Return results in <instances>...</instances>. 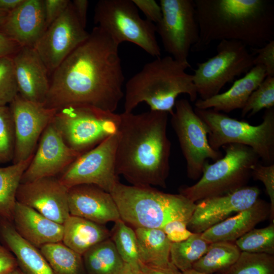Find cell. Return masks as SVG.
Segmentation results:
<instances>
[{"mask_svg":"<svg viewBox=\"0 0 274 274\" xmlns=\"http://www.w3.org/2000/svg\"><path fill=\"white\" fill-rule=\"evenodd\" d=\"M12 222L23 238L39 249L46 244L62 242V224L17 201Z\"/></svg>","mask_w":274,"mask_h":274,"instance_id":"obj_22","label":"cell"},{"mask_svg":"<svg viewBox=\"0 0 274 274\" xmlns=\"http://www.w3.org/2000/svg\"><path fill=\"white\" fill-rule=\"evenodd\" d=\"M134 231L142 264L152 267H163L171 263L172 243L161 229L136 228Z\"/></svg>","mask_w":274,"mask_h":274,"instance_id":"obj_27","label":"cell"},{"mask_svg":"<svg viewBox=\"0 0 274 274\" xmlns=\"http://www.w3.org/2000/svg\"><path fill=\"white\" fill-rule=\"evenodd\" d=\"M70 215L104 225L121 219L111 194L97 186L81 184L68 189Z\"/></svg>","mask_w":274,"mask_h":274,"instance_id":"obj_19","label":"cell"},{"mask_svg":"<svg viewBox=\"0 0 274 274\" xmlns=\"http://www.w3.org/2000/svg\"><path fill=\"white\" fill-rule=\"evenodd\" d=\"M218 274H274V255L241 252L232 266Z\"/></svg>","mask_w":274,"mask_h":274,"instance_id":"obj_34","label":"cell"},{"mask_svg":"<svg viewBox=\"0 0 274 274\" xmlns=\"http://www.w3.org/2000/svg\"><path fill=\"white\" fill-rule=\"evenodd\" d=\"M17 267V260L13 253L0 244V274H8Z\"/></svg>","mask_w":274,"mask_h":274,"instance_id":"obj_44","label":"cell"},{"mask_svg":"<svg viewBox=\"0 0 274 274\" xmlns=\"http://www.w3.org/2000/svg\"><path fill=\"white\" fill-rule=\"evenodd\" d=\"M32 156L26 160L0 167V218L12 222L16 193L22 175Z\"/></svg>","mask_w":274,"mask_h":274,"instance_id":"obj_30","label":"cell"},{"mask_svg":"<svg viewBox=\"0 0 274 274\" xmlns=\"http://www.w3.org/2000/svg\"><path fill=\"white\" fill-rule=\"evenodd\" d=\"M8 13L0 11V31L5 22Z\"/></svg>","mask_w":274,"mask_h":274,"instance_id":"obj_50","label":"cell"},{"mask_svg":"<svg viewBox=\"0 0 274 274\" xmlns=\"http://www.w3.org/2000/svg\"><path fill=\"white\" fill-rule=\"evenodd\" d=\"M162 17L155 24L165 51L175 59L188 62L199 31L194 0H160Z\"/></svg>","mask_w":274,"mask_h":274,"instance_id":"obj_12","label":"cell"},{"mask_svg":"<svg viewBox=\"0 0 274 274\" xmlns=\"http://www.w3.org/2000/svg\"><path fill=\"white\" fill-rule=\"evenodd\" d=\"M71 3L79 21L82 26L85 28L89 1L87 0H74L71 2Z\"/></svg>","mask_w":274,"mask_h":274,"instance_id":"obj_46","label":"cell"},{"mask_svg":"<svg viewBox=\"0 0 274 274\" xmlns=\"http://www.w3.org/2000/svg\"><path fill=\"white\" fill-rule=\"evenodd\" d=\"M210 243L201 236V233H193L183 241L172 243L170 260L183 272L192 269L193 264L207 252Z\"/></svg>","mask_w":274,"mask_h":274,"instance_id":"obj_32","label":"cell"},{"mask_svg":"<svg viewBox=\"0 0 274 274\" xmlns=\"http://www.w3.org/2000/svg\"><path fill=\"white\" fill-rule=\"evenodd\" d=\"M117 134L83 153L57 177L68 189L92 184L110 193L119 182L116 170Z\"/></svg>","mask_w":274,"mask_h":274,"instance_id":"obj_13","label":"cell"},{"mask_svg":"<svg viewBox=\"0 0 274 274\" xmlns=\"http://www.w3.org/2000/svg\"><path fill=\"white\" fill-rule=\"evenodd\" d=\"M234 243L241 252L274 255V222L265 227L251 229Z\"/></svg>","mask_w":274,"mask_h":274,"instance_id":"obj_35","label":"cell"},{"mask_svg":"<svg viewBox=\"0 0 274 274\" xmlns=\"http://www.w3.org/2000/svg\"><path fill=\"white\" fill-rule=\"evenodd\" d=\"M53 122L71 148L83 154L117 134L120 114L89 105H71L56 111Z\"/></svg>","mask_w":274,"mask_h":274,"instance_id":"obj_8","label":"cell"},{"mask_svg":"<svg viewBox=\"0 0 274 274\" xmlns=\"http://www.w3.org/2000/svg\"><path fill=\"white\" fill-rule=\"evenodd\" d=\"M168 115L152 110L120 114L116 170L131 185L166 187L171 152Z\"/></svg>","mask_w":274,"mask_h":274,"instance_id":"obj_2","label":"cell"},{"mask_svg":"<svg viewBox=\"0 0 274 274\" xmlns=\"http://www.w3.org/2000/svg\"><path fill=\"white\" fill-rule=\"evenodd\" d=\"M251 176L255 180L261 181L265 186L270 199V218L274 222V164L263 165L259 162L251 169Z\"/></svg>","mask_w":274,"mask_h":274,"instance_id":"obj_39","label":"cell"},{"mask_svg":"<svg viewBox=\"0 0 274 274\" xmlns=\"http://www.w3.org/2000/svg\"><path fill=\"white\" fill-rule=\"evenodd\" d=\"M260 190L246 186L231 193L205 198L196 203L187 223L192 233H200L228 218L253 206L259 198Z\"/></svg>","mask_w":274,"mask_h":274,"instance_id":"obj_17","label":"cell"},{"mask_svg":"<svg viewBox=\"0 0 274 274\" xmlns=\"http://www.w3.org/2000/svg\"><path fill=\"white\" fill-rule=\"evenodd\" d=\"M94 22L118 45L129 42L152 56L160 57L156 25L140 17L132 0L99 1L94 9Z\"/></svg>","mask_w":274,"mask_h":274,"instance_id":"obj_9","label":"cell"},{"mask_svg":"<svg viewBox=\"0 0 274 274\" xmlns=\"http://www.w3.org/2000/svg\"><path fill=\"white\" fill-rule=\"evenodd\" d=\"M0 238L23 274H54L40 249L23 238L12 222L0 218Z\"/></svg>","mask_w":274,"mask_h":274,"instance_id":"obj_25","label":"cell"},{"mask_svg":"<svg viewBox=\"0 0 274 274\" xmlns=\"http://www.w3.org/2000/svg\"><path fill=\"white\" fill-rule=\"evenodd\" d=\"M190 66L189 62L178 61L169 55L145 64L125 84L124 112H132L144 102L150 110L171 115L180 94H186L191 101H195L197 93L193 75L186 72Z\"/></svg>","mask_w":274,"mask_h":274,"instance_id":"obj_4","label":"cell"},{"mask_svg":"<svg viewBox=\"0 0 274 274\" xmlns=\"http://www.w3.org/2000/svg\"><path fill=\"white\" fill-rule=\"evenodd\" d=\"M63 227L62 242L81 255L111 236L104 225L72 215L65 220Z\"/></svg>","mask_w":274,"mask_h":274,"instance_id":"obj_26","label":"cell"},{"mask_svg":"<svg viewBox=\"0 0 274 274\" xmlns=\"http://www.w3.org/2000/svg\"><path fill=\"white\" fill-rule=\"evenodd\" d=\"M254 55L253 64L264 67L266 77H274V40L260 48H250Z\"/></svg>","mask_w":274,"mask_h":274,"instance_id":"obj_40","label":"cell"},{"mask_svg":"<svg viewBox=\"0 0 274 274\" xmlns=\"http://www.w3.org/2000/svg\"><path fill=\"white\" fill-rule=\"evenodd\" d=\"M216 50L215 56L196 64L192 75L197 95L202 100L219 94L227 83L254 66V55L240 42L221 41Z\"/></svg>","mask_w":274,"mask_h":274,"instance_id":"obj_10","label":"cell"},{"mask_svg":"<svg viewBox=\"0 0 274 274\" xmlns=\"http://www.w3.org/2000/svg\"><path fill=\"white\" fill-rule=\"evenodd\" d=\"M14 123L9 106H0V164L12 162L15 152Z\"/></svg>","mask_w":274,"mask_h":274,"instance_id":"obj_37","label":"cell"},{"mask_svg":"<svg viewBox=\"0 0 274 274\" xmlns=\"http://www.w3.org/2000/svg\"><path fill=\"white\" fill-rule=\"evenodd\" d=\"M20 48L17 43L0 31V57H12Z\"/></svg>","mask_w":274,"mask_h":274,"instance_id":"obj_45","label":"cell"},{"mask_svg":"<svg viewBox=\"0 0 274 274\" xmlns=\"http://www.w3.org/2000/svg\"><path fill=\"white\" fill-rule=\"evenodd\" d=\"M23 0H0V11L9 13L15 9Z\"/></svg>","mask_w":274,"mask_h":274,"instance_id":"obj_49","label":"cell"},{"mask_svg":"<svg viewBox=\"0 0 274 274\" xmlns=\"http://www.w3.org/2000/svg\"><path fill=\"white\" fill-rule=\"evenodd\" d=\"M161 229L171 243L186 240L193 233L187 228V223L182 220H174L166 224Z\"/></svg>","mask_w":274,"mask_h":274,"instance_id":"obj_41","label":"cell"},{"mask_svg":"<svg viewBox=\"0 0 274 274\" xmlns=\"http://www.w3.org/2000/svg\"><path fill=\"white\" fill-rule=\"evenodd\" d=\"M121 219L134 228H160L174 220L187 223L196 203L182 194L159 191L152 186L126 185L119 182L110 192Z\"/></svg>","mask_w":274,"mask_h":274,"instance_id":"obj_5","label":"cell"},{"mask_svg":"<svg viewBox=\"0 0 274 274\" xmlns=\"http://www.w3.org/2000/svg\"><path fill=\"white\" fill-rule=\"evenodd\" d=\"M274 107V77L267 76L251 93L244 108L241 116L251 117L262 109Z\"/></svg>","mask_w":274,"mask_h":274,"instance_id":"obj_36","label":"cell"},{"mask_svg":"<svg viewBox=\"0 0 274 274\" xmlns=\"http://www.w3.org/2000/svg\"><path fill=\"white\" fill-rule=\"evenodd\" d=\"M68 189L57 177L41 178L20 183L16 201L63 225L70 216Z\"/></svg>","mask_w":274,"mask_h":274,"instance_id":"obj_18","label":"cell"},{"mask_svg":"<svg viewBox=\"0 0 274 274\" xmlns=\"http://www.w3.org/2000/svg\"><path fill=\"white\" fill-rule=\"evenodd\" d=\"M79 21L71 2L43 32L33 46L49 73H53L89 36Z\"/></svg>","mask_w":274,"mask_h":274,"instance_id":"obj_14","label":"cell"},{"mask_svg":"<svg viewBox=\"0 0 274 274\" xmlns=\"http://www.w3.org/2000/svg\"><path fill=\"white\" fill-rule=\"evenodd\" d=\"M69 0H43L46 29L65 11Z\"/></svg>","mask_w":274,"mask_h":274,"instance_id":"obj_42","label":"cell"},{"mask_svg":"<svg viewBox=\"0 0 274 274\" xmlns=\"http://www.w3.org/2000/svg\"><path fill=\"white\" fill-rule=\"evenodd\" d=\"M119 45L98 26L52 73L44 104L58 110L77 105L115 112L124 97Z\"/></svg>","mask_w":274,"mask_h":274,"instance_id":"obj_1","label":"cell"},{"mask_svg":"<svg viewBox=\"0 0 274 274\" xmlns=\"http://www.w3.org/2000/svg\"><path fill=\"white\" fill-rule=\"evenodd\" d=\"M183 274H206L203 273H201L200 272H198L196 270H195L193 269H190L189 270L186 271L185 272H182Z\"/></svg>","mask_w":274,"mask_h":274,"instance_id":"obj_51","label":"cell"},{"mask_svg":"<svg viewBox=\"0 0 274 274\" xmlns=\"http://www.w3.org/2000/svg\"><path fill=\"white\" fill-rule=\"evenodd\" d=\"M266 77L264 67L260 65H255L244 77L235 81L227 91L205 100L197 99L195 101V108L212 109L226 113L242 109L251 93Z\"/></svg>","mask_w":274,"mask_h":274,"instance_id":"obj_24","label":"cell"},{"mask_svg":"<svg viewBox=\"0 0 274 274\" xmlns=\"http://www.w3.org/2000/svg\"><path fill=\"white\" fill-rule=\"evenodd\" d=\"M141 264L147 274H183L182 272L176 268L172 262L168 266L163 267H152L141 263Z\"/></svg>","mask_w":274,"mask_h":274,"instance_id":"obj_47","label":"cell"},{"mask_svg":"<svg viewBox=\"0 0 274 274\" xmlns=\"http://www.w3.org/2000/svg\"><path fill=\"white\" fill-rule=\"evenodd\" d=\"M110 238L124 262L140 263L135 231L121 219L115 222Z\"/></svg>","mask_w":274,"mask_h":274,"instance_id":"obj_33","label":"cell"},{"mask_svg":"<svg viewBox=\"0 0 274 274\" xmlns=\"http://www.w3.org/2000/svg\"><path fill=\"white\" fill-rule=\"evenodd\" d=\"M199 37L191 50L214 41H236L250 48L274 40V5L269 0H194Z\"/></svg>","mask_w":274,"mask_h":274,"instance_id":"obj_3","label":"cell"},{"mask_svg":"<svg viewBox=\"0 0 274 274\" xmlns=\"http://www.w3.org/2000/svg\"><path fill=\"white\" fill-rule=\"evenodd\" d=\"M82 258L86 274H119L124 263L111 238L92 247Z\"/></svg>","mask_w":274,"mask_h":274,"instance_id":"obj_28","label":"cell"},{"mask_svg":"<svg viewBox=\"0 0 274 274\" xmlns=\"http://www.w3.org/2000/svg\"><path fill=\"white\" fill-rule=\"evenodd\" d=\"M45 29L43 0H23L8 13L0 31L20 47H33Z\"/></svg>","mask_w":274,"mask_h":274,"instance_id":"obj_21","label":"cell"},{"mask_svg":"<svg viewBox=\"0 0 274 274\" xmlns=\"http://www.w3.org/2000/svg\"><path fill=\"white\" fill-rule=\"evenodd\" d=\"M13 117L15 147L12 163L31 157L41 136L53 120L56 110L27 100L19 94L9 105Z\"/></svg>","mask_w":274,"mask_h":274,"instance_id":"obj_15","label":"cell"},{"mask_svg":"<svg viewBox=\"0 0 274 274\" xmlns=\"http://www.w3.org/2000/svg\"><path fill=\"white\" fill-rule=\"evenodd\" d=\"M222 147L224 156L213 163L207 162L198 181L191 186L181 187L179 193L196 203L247 186L252 166L259 162L258 156L252 148L243 145L230 144Z\"/></svg>","mask_w":274,"mask_h":274,"instance_id":"obj_6","label":"cell"},{"mask_svg":"<svg viewBox=\"0 0 274 274\" xmlns=\"http://www.w3.org/2000/svg\"><path fill=\"white\" fill-rule=\"evenodd\" d=\"M241 252L234 243H210L206 253L193 264L192 269L206 274L222 272L234 263Z\"/></svg>","mask_w":274,"mask_h":274,"instance_id":"obj_29","label":"cell"},{"mask_svg":"<svg viewBox=\"0 0 274 274\" xmlns=\"http://www.w3.org/2000/svg\"><path fill=\"white\" fill-rule=\"evenodd\" d=\"M138 10L144 14L148 21L156 24L162 17L160 4L154 0H132Z\"/></svg>","mask_w":274,"mask_h":274,"instance_id":"obj_43","label":"cell"},{"mask_svg":"<svg viewBox=\"0 0 274 274\" xmlns=\"http://www.w3.org/2000/svg\"><path fill=\"white\" fill-rule=\"evenodd\" d=\"M119 274H147L142 267L141 262L132 263L124 262Z\"/></svg>","mask_w":274,"mask_h":274,"instance_id":"obj_48","label":"cell"},{"mask_svg":"<svg viewBox=\"0 0 274 274\" xmlns=\"http://www.w3.org/2000/svg\"><path fill=\"white\" fill-rule=\"evenodd\" d=\"M40 250L54 274H83L82 255L62 242L42 246Z\"/></svg>","mask_w":274,"mask_h":274,"instance_id":"obj_31","label":"cell"},{"mask_svg":"<svg viewBox=\"0 0 274 274\" xmlns=\"http://www.w3.org/2000/svg\"><path fill=\"white\" fill-rule=\"evenodd\" d=\"M170 116L172 126L185 159L187 177L198 180L208 160L216 161L223 156V154L210 146L207 127L188 100H177Z\"/></svg>","mask_w":274,"mask_h":274,"instance_id":"obj_11","label":"cell"},{"mask_svg":"<svg viewBox=\"0 0 274 274\" xmlns=\"http://www.w3.org/2000/svg\"><path fill=\"white\" fill-rule=\"evenodd\" d=\"M8 274H23V273L21 271V270L19 268V267H17L16 268H15L14 270H13L12 271H11Z\"/></svg>","mask_w":274,"mask_h":274,"instance_id":"obj_52","label":"cell"},{"mask_svg":"<svg viewBox=\"0 0 274 274\" xmlns=\"http://www.w3.org/2000/svg\"><path fill=\"white\" fill-rule=\"evenodd\" d=\"M194 110L207 127L209 143L213 149L219 150L230 144L243 145L252 148L265 164H274V107L265 110L258 125L212 109Z\"/></svg>","mask_w":274,"mask_h":274,"instance_id":"obj_7","label":"cell"},{"mask_svg":"<svg viewBox=\"0 0 274 274\" xmlns=\"http://www.w3.org/2000/svg\"><path fill=\"white\" fill-rule=\"evenodd\" d=\"M38 144L20 183L57 177L82 154L67 145L53 120L44 130Z\"/></svg>","mask_w":274,"mask_h":274,"instance_id":"obj_16","label":"cell"},{"mask_svg":"<svg viewBox=\"0 0 274 274\" xmlns=\"http://www.w3.org/2000/svg\"><path fill=\"white\" fill-rule=\"evenodd\" d=\"M270 203L259 198L251 207L202 232L201 236L209 243L217 242L234 243L270 216Z\"/></svg>","mask_w":274,"mask_h":274,"instance_id":"obj_23","label":"cell"},{"mask_svg":"<svg viewBox=\"0 0 274 274\" xmlns=\"http://www.w3.org/2000/svg\"><path fill=\"white\" fill-rule=\"evenodd\" d=\"M18 94L12 58L0 57V106L9 104Z\"/></svg>","mask_w":274,"mask_h":274,"instance_id":"obj_38","label":"cell"},{"mask_svg":"<svg viewBox=\"0 0 274 274\" xmlns=\"http://www.w3.org/2000/svg\"><path fill=\"white\" fill-rule=\"evenodd\" d=\"M18 94L23 98L44 104L50 82L49 71L32 47H22L12 57Z\"/></svg>","mask_w":274,"mask_h":274,"instance_id":"obj_20","label":"cell"}]
</instances>
